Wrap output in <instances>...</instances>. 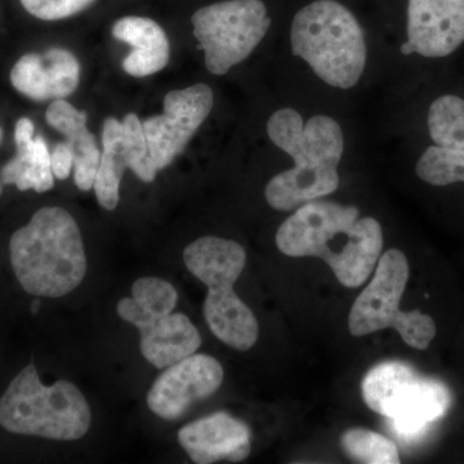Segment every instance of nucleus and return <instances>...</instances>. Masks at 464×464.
Here are the masks:
<instances>
[{"instance_id":"obj_1","label":"nucleus","mask_w":464,"mask_h":464,"mask_svg":"<svg viewBox=\"0 0 464 464\" xmlns=\"http://www.w3.org/2000/svg\"><path fill=\"white\" fill-rule=\"evenodd\" d=\"M356 207L320 199L298 207L276 232V246L289 257L323 259L338 282L357 288L371 276L383 249V232Z\"/></svg>"},{"instance_id":"obj_2","label":"nucleus","mask_w":464,"mask_h":464,"mask_svg":"<svg viewBox=\"0 0 464 464\" xmlns=\"http://www.w3.org/2000/svg\"><path fill=\"white\" fill-rule=\"evenodd\" d=\"M267 134L295 161L292 169L276 174L266 186L268 206L289 212L337 191L344 137L335 119L315 115L304 123L297 110L284 108L268 119Z\"/></svg>"},{"instance_id":"obj_3","label":"nucleus","mask_w":464,"mask_h":464,"mask_svg":"<svg viewBox=\"0 0 464 464\" xmlns=\"http://www.w3.org/2000/svg\"><path fill=\"white\" fill-rule=\"evenodd\" d=\"M9 257L20 285L36 297H63L87 274L81 230L63 208L36 210L29 224L12 235Z\"/></svg>"},{"instance_id":"obj_4","label":"nucleus","mask_w":464,"mask_h":464,"mask_svg":"<svg viewBox=\"0 0 464 464\" xmlns=\"http://www.w3.org/2000/svg\"><path fill=\"white\" fill-rule=\"evenodd\" d=\"M290 47L317 78L338 90H351L364 74V32L337 0H315L299 9L290 27Z\"/></svg>"},{"instance_id":"obj_5","label":"nucleus","mask_w":464,"mask_h":464,"mask_svg":"<svg viewBox=\"0 0 464 464\" xmlns=\"http://www.w3.org/2000/svg\"><path fill=\"white\" fill-rule=\"evenodd\" d=\"M183 261L208 288L204 316L213 334L234 350H250L258 341V322L234 290L246 264L243 246L234 240L204 237L186 246Z\"/></svg>"},{"instance_id":"obj_6","label":"nucleus","mask_w":464,"mask_h":464,"mask_svg":"<svg viewBox=\"0 0 464 464\" xmlns=\"http://www.w3.org/2000/svg\"><path fill=\"white\" fill-rule=\"evenodd\" d=\"M92 413L83 393L72 382L42 383L30 362L0 398V426L16 435L74 441L90 431Z\"/></svg>"},{"instance_id":"obj_7","label":"nucleus","mask_w":464,"mask_h":464,"mask_svg":"<svg viewBox=\"0 0 464 464\" xmlns=\"http://www.w3.org/2000/svg\"><path fill=\"white\" fill-rule=\"evenodd\" d=\"M409 280V262L401 250L390 249L381 256L373 279L348 316V329L355 337L393 328L408 346L426 350L438 329L431 316L420 311H401L400 302Z\"/></svg>"},{"instance_id":"obj_8","label":"nucleus","mask_w":464,"mask_h":464,"mask_svg":"<svg viewBox=\"0 0 464 464\" xmlns=\"http://www.w3.org/2000/svg\"><path fill=\"white\" fill-rule=\"evenodd\" d=\"M191 23L208 72L225 75L258 47L271 18L262 0H225L198 9Z\"/></svg>"},{"instance_id":"obj_9","label":"nucleus","mask_w":464,"mask_h":464,"mask_svg":"<svg viewBox=\"0 0 464 464\" xmlns=\"http://www.w3.org/2000/svg\"><path fill=\"white\" fill-rule=\"evenodd\" d=\"M163 105V114L151 116L142 123L150 154L158 170L170 166L185 151L212 111L215 94L209 85L194 84L185 90L169 92Z\"/></svg>"},{"instance_id":"obj_10","label":"nucleus","mask_w":464,"mask_h":464,"mask_svg":"<svg viewBox=\"0 0 464 464\" xmlns=\"http://www.w3.org/2000/svg\"><path fill=\"white\" fill-rule=\"evenodd\" d=\"M224 368L215 357L194 353L168 366L149 391L152 413L167 420H179L195 402L212 396L224 382Z\"/></svg>"},{"instance_id":"obj_11","label":"nucleus","mask_w":464,"mask_h":464,"mask_svg":"<svg viewBox=\"0 0 464 464\" xmlns=\"http://www.w3.org/2000/svg\"><path fill=\"white\" fill-rule=\"evenodd\" d=\"M464 43V0H408L402 53L444 58Z\"/></svg>"},{"instance_id":"obj_12","label":"nucleus","mask_w":464,"mask_h":464,"mask_svg":"<svg viewBox=\"0 0 464 464\" xmlns=\"http://www.w3.org/2000/svg\"><path fill=\"white\" fill-rule=\"evenodd\" d=\"M81 82V65L72 52L51 48L43 54L27 53L11 72V83L34 101L63 100Z\"/></svg>"},{"instance_id":"obj_13","label":"nucleus","mask_w":464,"mask_h":464,"mask_svg":"<svg viewBox=\"0 0 464 464\" xmlns=\"http://www.w3.org/2000/svg\"><path fill=\"white\" fill-rule=\"evenodd\" d=\"M179 442L198 464L240 462L250 454L248 426L226 411L186 424L179 430Z\"/></svg>"},{"instance_id":"obj_14","label":"nucleus","mask_w":464,"mask_h":464,"mask_svg":"<svg viewBox=\"0 0 464 464\" xmlns=\"http://www.w3.org/2000/svg\"><path fill=\"white\" fill-rule=\"evenodd\" d=\"M450 392L438 381L426 380L411 373L396 391L384 411L393 430L401 438H415L447 413Z\"/></svg>"},{"instance_id":"obj_15","label":"nucleus","mask_w":464,"mask_h":464,"mask_svg":"<svg viewBox=\"0 0 464 464\" xmlns=\"http://www.w3.org/2000/svg\"><path fill=\"white\" fill-rule=\"evenodd\" d=\"M112 36L133 48L121 63L127 74L136 78L154 75L169 63L170 45L167 34L151 18H121L112 26Z\"/></svg>"},{"instance_id":"obj_16","label":"nucleus","mask_w":464,"mask_h":464,"mask_svg":"<svg viewBox=\"0 0 464 464\" xmlns=\"http://www.w3.org/2000/svg\"><path fill=\"white\" fill-rule=\"evenodd\" d=\"M45 121L66 137L74 154V181L79 190L93 188L99 172L101 151L96 139L87 127V112L81 111L65 100L52 101Z\"/></svg>"},{"instance_id":"obj_17","label":"nucleus","mask_w":464,"mask_h":464,"mask_svg":"<svg viewBox=\"0 0 464 464\" xmlns=\"http://www.w3.org/2000/svg\"><path fill=\"white\" fill-rule=\"evenodd\" d=\"M34 130L29 118L18 119L14 127L17 154L3 167L2 182L16 185L21 191H50L54 186L51 152L42 136L34 137Z\"/></svg>"},{"instance_id":"obj_18","label":"nucleus","mask_w":464,"mask_h":464,"mask_svg":"<svg viewBox=\"0 0 464 464\" xmlns=\"http://www.w3.org/2000/svg\"><path fill=\"white\" fill-rule=\"evenodd\" d=\"M142 356L158 369L181 362L199 350L201 337L183 314H169L139 329Z\"/></svg>"},{"instance_id":"obj_19","label":"nucleus","mask_w":464,"mask_h":464,"mask_svg":"<svg viewBox=\"0 0 464 464\" xmlns=\"http://www.w3.org/2000/svg\"><path fill=\"white\" fill-rule=\"evenodd\" d=\"M177 290L167 280L145 276L136 280L132 285V297L119 301L118 315L137 329L146 324L169 315L177 306Z\"/></svg>"},{"instance_id":"obj_20","label":"nucleus","mask_w":464,"mask_h":464,"mask_svg":"<svg viewBox=\"0 0 464 464\" xmlns=\"http://www.w3.org/2000/svg\"><path fill=\"white\" fill-rule=\"evenodd\" d=\"M102 152L93 190L106 210H114L121 200V183L127 161L123 149V123L110 116L102 127Z\"/></svg>"},{"instance_id":"obj_21","label":"nucleus","mask_w":464,"mask_h":464,"mask_svg":"<svg viewBox=\"0 0 464 464\" xmlns=\"http://www.w3.org/2000/svg\"><path fill=\"white\" fill-rule=\"evenodd\" d=\"M427 128L433 145L464 150V99L444 94L431 103Z\"/></svg>"},{"instance_id":"obj_22","label":"nucleus","mask_w":464,"mask_h":464,"mask_svg":"<svg viewBox=\"0 0 464 464\" xmlns=\"http://www.w3.org/2000/svg\"><path fill=\"white\" fill-rule=\"evenodd\" d=\"M415 173L432 186L464 183V150L430 146L418 159Z\"/></svg>"},{"instance_id":"obj_23","label":"nucleus","mask_w":464,"mask_h":464,"mask_svg":"<svg viewBox=\"0 0 464 464\" xmlns=\"http://www.w3.org/2000/svg\"><path fill=\"white\" fill-rule=\"evenodd\" d=\"M341 445L348 456L357 462L369 464H398L400 456L396 445L380 433L365 429L344 432Z\"/></svg>"},{"instance_id":"obj_24","label":"nucleus","mask_w":464,"mask_h":464,"mask_svg":"<svg viewBox=\"0 0 464 464\" xmlns=\"http://www.w3.org/2000/svg\"><path fill=\"white\" fill-rule=\"evenodd\" d=\"M123 149L125 161L130 170L143 182H152L158 169L150 154L142 121L136 114H128L123 121Z\"/></svg>"},{"instance_id":"obj_25","label":"nucleus","mask_w":464,"mask_h":464,"mask_svg":"<svg viewBox=\"0 0 464 464\" xmlns=\"http://www.w3.org/2000/svg\"><path fill=\"white\" fill-rule=\"evenodd\" d=\"M96 0H21L32 16L43 21H57L74 16Z\"/></svg>"},{"instance_id":"obj_26","label":"nucleus","mask_w":464,"mask_h":464,"mask_svg":"<svg viewBox=\"0 0 464 464\" xmlns=\"http://www.w3.org/2000/svg\"><path fill=\"white\" fill-rule=\"evenodd\" d=\"M51 166L54 179L65 181L74 169V154L69 143L60 142L51 152Z\"/></svg>"},{"instance_id":"obj_27","label":"nucleus","mask_w":464,"mask_h":464,"mask_svg":"<svg viewBox=\"0 0 464 464\" xmlns=\"http://www.w3.org/2000/svg\"><path fill=\"white\" fill-rule=\"evenodd\" d=\"M39 307H41V301H39V299H35V301H34L32 304V313L34 314V315H36V314H38Z\"/></svg>"},{"instance_id":"obj_28","label":"nucleus","mask_w":464,"mask_h":464,"mask_svg":"<svg viewBox=\"0 0 464 464\" xmlns=\"http://www.w3.org/2000/svg\"><path fill=\"white\" fill-rule=\"evenodd\" d=\"M2 128H0V141H2ZM0 194H2V188H0Z\"/></svg>"}]
</instances>
